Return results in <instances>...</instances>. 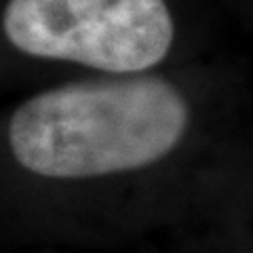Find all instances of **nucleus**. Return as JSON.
<instances>
[{"label":"nucleus","mask_w":253,"mask_h":253,"mask_svg":"<svg viewBox=\"0 0 253 253\" xmlns=\"http://www.w3.org/2000/svg\"><path fill=\"white\" fill-rule=\"evenodd\" d=\"M188 121V101L161 76L97 78L26 99L9 121V146L36 175L101 177L165 158Z\"/></svg>","instance_id":"obj_1"},{"label":"nucleus","mask_w":253,"mask_h":253,"mask_svg":"<svg viewBox=\"0 0 253 253\" xmlns=\"http://www.w3.org/2000/svg\"><path fill=\"white\" fill-rule=\"evenodd\" d=\"M2 26L28 55L112 74L161 63L175 32L165 0H9Z\"/></svg>","instance_id":"obj_2"}]
</instances>
